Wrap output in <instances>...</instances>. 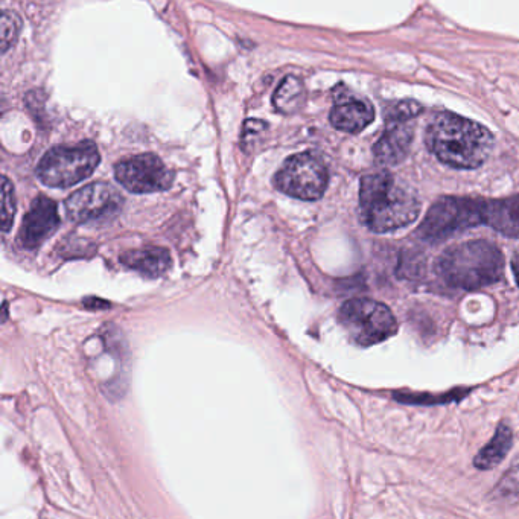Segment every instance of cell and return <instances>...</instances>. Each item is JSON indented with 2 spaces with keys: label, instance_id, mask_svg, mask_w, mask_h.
I'll return each mask as SVG.
<instances>
[{
  "label": "cell",
  "instance_id": "6da1fadb",
  "mask_svg": "<svg viewBox=\"0 0 519 519\" xmlns=\"http://www.w3.org/2000/svg\"><path fill=\"white\" fill-rule=\"evenodd\" d=\"M418 194L389 172L370 174L361 180V220L372 232L386 233L408 226L418 218Z\"/></svg>",
  "mask_w": 519,
  "mask_h": 519
},
{
  "label": "cell",
  "instance_id": "7a4b0ae2",
  "mask_svg": "<svg viewBox=\"0 0 519 519\" xmlns=\"http://www.w3.org/2000/svg\"><path fill=\"white\" fill-rule=\"evenodd\" d=\"M431 153L451 168L474 169L491 156L494 137L488 128L453 113H439L428 125Z\"/></svg>",
  "mask_w": 519,
  "mask_h": 519
},
{
  "label": "cell",
  "instance_id": "3957f363",
  "mask_svg": "<svg viewBox=\"0 0 519 519\" xmlns=\"http://www.w3.org/2000/svg\"><path fill=\"white\" fill-rule=\"evenodd\" d=\"M504 259L497 246L488 241H469L449 247L439 261L440 278L459 290H478L503 278Z\"/></svg>",
  "mask_w": 519,
  "mask_h": 519
},
{
  "label": "cell",
  "instance_id": "277c9868",
  "mask_svg": "<svg viewBox=\"0 0 519 519\" xmlns=\"http://www.w3.org/2000/svg\"><path fill=\"white\" fill-rule=\"evenodd\" d=\"M101 162L95 142L84 141L74 147H54L40 160L37 177L51 188H71L92 176Z\"/></svg>",
  "mask_w": 519,
  "mask_h": 519
},
{
  "label": "cell",
  "instance_id": "5b68a950",
  "mask_svg": "<svg viewBox=\"0 0 519 519\" xmlns=\"http://www.w3.org/2000/svg\"><path fill=\"white\" fill-rule=\"evenodd\" d=\"M480 224H484V200L445 197L428 211L418 235L424 241L437 244Z\"/></svg>",
  "mask_w": 519,
  "mask_h": 519
},
{
  "label": "cell",
  "instance_id": "8992f818",
  "mask_svg": "<svg viewBox=\"0 0 519 519\" xmlns=\"http://www.w3.org/2000/svg\"><path fill=\"white\" fill-rule=\"evenodd\" d=\"M338 319L352 340L363 348L383 343L398 331L392 311L372 299L348 300L341 306Z\"/></svg>",
  "mask_w": 519,
  "mask_h": 519
},
{
  "label": "cell",
  "instance_id": "52a82bcc",
  "mask_svg": "<svg viewBox=\"0 0 519 519\" xmlns=\"http://www.w3.org/2000/svg\"><path fill=\"white\" fill-rule=\"evenodd\" d=\"M325 163L314 154L300 153L288 157L274 176V186L297 200H319L328 188Z\"/></svg>",
  "mask_w": 519,
  "mask_h": 519
},
{
  "label": "cell",
  "instance_id": "ba28073f",
  "mask_svg": "<svg viewBox=\"0 0 519 519\" xmlns=\"http://www.w3.org/2000/svg\"><path fill=\"white\" fill-rule=\"evenodd\" d=\"M124 198L109 183L84 186L66 200V214L77 224L98 223L119 214Z\"/></svg>",
  "mask_w": 519,
  "mask_h": 519
},
{
  "label": "cell",
  "instance_id": "9c48e42d",
  "mask_svg": "<svg viewBox=\"0 0 519 519\" xmlns=\"http://www.w3.org/2000/svg\"><path fill=\"white\" fill-rule=\"evenodd\" d=\"M115 177L133 194H153L171 188L174 174L156 154H141L115 166Z\"/></svg>",
  "mask_w": 519,
  "mask_h": 519
},
{
  "label": "cell",
  "instance_id": "30bf717a",
  "mask_svg": "<svg viewBox=\"0 0 519 519\" xmlns=\"http://www.w3.org/2000/svg\"><path fill=\"white\" fill-rule=\"evenodd\" d=\"M60 227L57 204L45 195L32 201L29 211L23 217L20 227L19 244L26 250H37L46 239L51 238Z\"/></svg>",
  "mask_w": 519,
  "mask_h": 519
},
{
  "label": "cell",
  "instance_id": "8fae6325",
  "mask_svg": "<svg viewBox=\"0 0 519 519\" xmlns=\"http://www.w3.org/2000/svg\"><path fill=\"white\" fill-rule=\"evenodd\" d=\"M413 124L410 119L387 116V130L375 144L373 154L376 163L383 166H393L402 162L410 151L414 136Z\"/></svg>",
  "mask_w": 519,
  "mask_h": 519
},
{
  "label": "cell",
  "instance_id": "7c38bea8",
  "mask_svg": "<svg viewBox=\"0 0 519 519\" xmlns=\"http://www.w3.org/2000/svg\"><path fill=\"white\" fill-rule=\"evenodd\" d=\"M375 118V112L369 102L348 92L335 96L332 107L331 124L344 133L357 134L363 131Z\"/></svg>",
  "mask_w": 519,
  "mask_h": 519
},
{
  "label": "cell",
  "instance_id": "4fadbf2b",
  "mask_svg": "<svg viewBox=\"0 0 519 519\" xmlns=\"http://www.w3.org/2000/svg\"><path fill=\"white\" fill-rule=\"evenodd\" d=\"M484 224L509 238L519 236V195L484 200Z\"/></svg>",
  "mask_w": 519,
  "mask_h": 519
},
{
  "label": "cell",
  "instance_id": "5bb4252c",
  "mask_svg": "<svg viewBox=\"0 0 519 519\" xmlns=\"http://www.w3.org/2000/svg\"><path fill=\"white\" fill-rule=\"evenodd\" d=\"M125 267L141 273L147 278L156 279L163 276L171 268V255L162 247H144V249L128 250L121 256Z\"/></svg>",
  "mask_w": 519,
  "mask_h": 519
},
{
  "label": "cell",
  "instance_id": "9a60e30c",
  "mask_svg": "<svg viewBox=\"0 0 519 519\" xmlns=\"http://www.w3.org/2000/svg\"><path fill=\"white\" fill-rule=\"evenodd\" d=\"M512 445L513 433L509 425H498L491 442L484 446L480 453L475 456V468L481 469V471H489V469L497 468V466L503 462L504 457L509 454Z\"/></svg>",
  "mask_w": 519,
  "mask_h": 519
},
{
  "label": "cell",
  "instance_id": "2e32d148",
  "mask_svg": "<svg viewBox=\"0 0 519 519\" xmlns=\"http://www.w3.org/2000/svg\"><path fill=\"white\" fill-rule=\"evenodd\" d=\"M303 99H305V89H303L302 81L290 75L274 92L273 104L278 112L288 115V113L297 112L302 107Z\"/></svg>",
  "mask_w": 519,
  "mask_h": 519
},
{
  "label": "cell",
  "instance_id": "e0dca14e",
  "mask_svg": "<svg viewBox=\"0 0 519 519\" xmlns=\"http://www.w3.org/2000/svg\"><path fill=\"white\" fill-rule=\"evenodd\" d=\"M494 495L500 500L516 503L519 501V462L510 468V471L504 475L503 480L498 484Z\"/></svg>",
  "mask_w": 519,
  "mask_h": 519
},
{
  "label": "cell",
  "instance_id": "ac0fdd59",
  "mask_svg": "<svg viewBox=\"0 0 519 519\" xmlns=\"http://www.w3.org/2000/svg\"><path fill=\"white\" fill-rule=\"evenodd\" d=\"M2 232H10L16 215V195L7 177H2Z\"/></svg>",
  "mask_w": 519,
  "mask_h": 519
},
{
  "label": "cell",
  "instance_id": "d6986e66",
  "mask_svg": "<svg viewBox=\"0 0 519 519\" xmlns=\"http://www.w3.org/2000/svg\"><path fill=\"white\" fill-rule=\"evenodd\" d=\"M0 23H2V51L7 52L19 36L20 20L16 14L5 11Z\"/></svg>",
  "mask_w": 519,
  "mask_h": 519
},
{
  "label": "cell",
  "instance_id": "ffe728a7",
  "mask_svg": "<svg viewBox=\"0 0 519 519\" xmlns=\"http://www.w3.org/2000/svg\"><path fill=\"white\" fill-rule=\"evenodd\" d=\"M512 270L513 274H515L516 284L519 285V253H516L512 259Z\"/></svg>",
  "mask_w": 519,
  "mask_h": 519
}]
</instances>
